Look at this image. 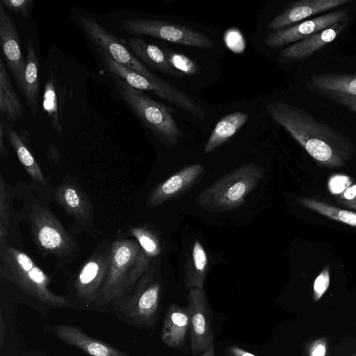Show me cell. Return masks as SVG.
Returning <instances> with one entry per match:
<instances>
[{
  "label": "cell",
  "instance_id": "ee69618b",
  "mask_svg": "<svg viewBox=\"0 0 356 356\" xmlns=\"http://www.w3.org/2000/svg\"><path fill=\"white\" fill-rule=\"evenodd\" d=\"M352 356H356V353H355V354H354L353 355H352Z\"/></svg>",
  "mask_w": 356,
  "mask_h": 356
},
{
  "label": "cell",
  "instance_id": "277c9868",
  "mask_svg": "<svg viewBox=\"0 0 356 356\" xmlns=\"http://www.w3.org/2000/svg\"><path fill=\"white\" fill-rule=\"evenodd\" d=\"M0 275L24 294L44 304L63 307L69 303L65 297L51 291L49 277L29 254L9 244L0 248Z\"/></svg>",
  "mask_w": 356,
  "mask_h": 356
},
{
  "label": "cell",
  "instance_id": "cb8c5ba5",
  "mask_svg": "<svg viewBox=\"0 0 356 356\" xmlns=\"http://www.w3.org/2000/svg\"><path fill=\"white\" fill-rule=\"evenodd\" d=\"M0 112L10 122L24 117V108L10 81L6 63L0 58Z\"/></svg>",
  "mask_w": 356,
  "mask_h": 356
},
{
  "label": "cell",
  "instance_id": "4dcf8cb0",
  "mask_svg": "<svg viewBox=\"0 0 356 356\" xmlns=\"http://www.w3.org/2000/svg\"><path fill=\"white\" fill-rule=\"evenodd\" d=\"M129 234L138 242L143 252L154 261L161 252V245L156 233L147 225H140L132 227Z\"/></svg>",
  "mask_w": 356,
  "mask_h": 356
},
{
  "label": "cell",
  "instance_id": "8fae6325",
  "mask_svg": "<svg viewBox=\"0 0 356 356\" xmlns=\"http://www.w3.org/2000/svg\"><path fill=\"white\" fill-rule=\"evenodd\" d=\"M113 241L106 239L99 243L77 273L76 294L86 303H95L97 299L110 266Z\"/></svg>",
  "mask_w": 356,
  "mask_h": 356
},
{
  "label": "cell",
  "instance_id": "60d3db41",
  "mask_svg": "<svg viewBox=\"0 0 356 356\" xmlns=\"http://www.w3.org/2000/svg\"><path fill=\"white\" fill-rule=\"evenodd\" d=\"M4 134L5 132L3 122L1 121L0 124V156L1 158L8 156L9 155V151L6 148L3 141Z\"/></svg>",
  "mask_w": 356,
  "mask_h": 356
},
{
  "label": "cell",
  "instance_id": "7bdbcfd3",
  "mask_svg": "<svg viewBox=\"0 0 356 356\" xmlns=\"http://www.w3.org/2000/svg\"><path fill=\"white\" fill-rule=\"evenodd\" d=\"M2 314L1 313V323H0V348H1L3 345V337H4V325L2 318Z\"/></svg>",
  "mask_w": 356,
  "mask_h": 356
},
{
  "label": "cell",
  "instance_id": "ac0fdd59",
  "mask_svg": "<svg viewBox=\"0 0 356 356\" xmlns=\"http://www.w3.org/2000/svg\"><path fill=\"white\" fill-rule=\"evenodd\" d=\"M349 21L350 17L348 16L332 26L286 47L280 51V57L287 61L309 57L334 41L346 27Z\"/></svg>",
  "mask_w": 356,
  "mask_h": 356
},
{
  "label": "cell",
  "instance_id": "7402d4cb",
  "mask_svg": "<svg viewBox=\"0 0 356 356\" xmlns=\"http://www.w3.org/2000/svg\"><path fill=\"white\" fill-rule=\"evenodd\" d=\"M308 88L325 95L356 97V74L325 73L312 75L307 82Z\"/></svg>",
  "mask_w": 356,
  "mask_h": 356
},
{
  "label": "cell",
  "instance_id": "9c48e42d",
  "mask_svg": "<svg viewBox=\"0 0 356 356\" xmlns=\"http://www.w3.org/2000/svg\"><path fill=\"white\" fill-rule=\"evenodd\" d=\"M123 29L134 36L148 35L177 44L202 49L214 47L205 34L172 23L149 19H127L122 21Z\"/></svg>",
  "mask_w": 356,
  "mask_h": 356
},
{
  "label": "cell",
  "instance_id": "44dd1931",
  "mask_svg": "<svg viewBox=\"0 0 356 356\" xmlns=\"http://www.w3.org/2000/svg\"><path fill=\"white\" fill-rule=\"evenodd\" d=\"M121 42L126 44L136 58L150 67L177 78L184 76V74L171 65L163 49L156 45L147 43L138 36L123 39Z\"/></svg>",
  "mask_w": 356,
  "mask_h": 356
},
{
  "label": "cell",
  "instance_id": "83f0119b",
  "mask_svg": "<svg viewBox=\"0 0 356 356\" xmlns=\"http://www.w3.org/2000/svg\"><path fill=\"white\" fill-rule=\"evenodd\" d=\"M303 207L322 216L356 228V213L337 208L325 202L314 198L302 197L298 199Z\"/></svg>",
  "mask_w": 356,
  "mask_h": 356
},
{
  "label": "cell",
  "instance_id": "f546056e",
  "mask_svg": "<svg viewBox=\"0 0 356 356\" xmlns=\"http://www.w3.org/2000/svg\"><path fill=\"white\" fill-rule=\"evenodd\" d=\"M13 193L2 175L0 176V248L8 245L13 211Z\"/></svg>",
  "mask_w": 356,
  "mask_h": 356
},
{
  "label": "cell",
  "instance_id": "f35d334b",
  "mask_svg": "<svg viewBox=\"0 0 356 356\" xmlns=\"http://www.w3.org/2000/svg\"><path fill=\"white\" fill-rule=\"evenodd\" d=\"M47 157L54 165H56L61 158L58 148L54 143L49 145L47 149Z\"/></svg>",
  "mask_w": 356,
  "mask_h": 356
},
{
  "label": "cell",
  "instance_id": "d6986e66",
  "mask_svg": "<svg viewBox=\"0 0 356 356\" xmlns=\"http://www.w3.org/2000/svg\"><path fill=\"white\" fill-rule=\"evenodd\" d=\"M52 331L65 343L75 346L91 356H129L110 344L88 336L79 327L73 325H54Z\"/></svg>",
  "mask_w": 356,
  "mask_h": 356
},
{
  "label": "cell",
  "instance_id": "4316f807",
  "mask_svg": "<svg viewBox=\"0 0 356 356\" xmlns=\"http://www.w3.org/2000/svg\"><path fill=\"white\" fill-rule=\"evenodd\" d=\"M7 136L19 161L27 174L33 181H35L38 184L44 186L46 185V179L41 168L20 135L15 130L10 129L7 133Z\"/></svg>",
  "mask_w": 356,
  "mask_h": 356
},
{
  "label": "cell",
  "instance_id": "9a60e30c",
  "mask_svg": "<svg viewBox=\"0 0 356 356\" xmlns=\"http://www.w3.org/2000/svg\"><path fill=\"white\" fill-rule=\"evenodd\" d=\"M0 44L8 67L23 95L26 60L20 47L19 37L15 22L0 3Z\"/></svg>",
  "mask_w": 356,
  "mask_h": 356
},
{
  "label": "cell",
  "instance_id": "e0dca14e",
  "mask_svg": "<svg viewBox=\"0 0 356 356\" xmlns=\"http://www.w3.org/2000/svg\"><path fill=\"white\" fill-rule=\"evenodd\" d=\"M350 2V0H302L286 5V8L275 16L267 28L278 30L300 22L318 13L332 10Z\"/></svg>",
  "mask_w": 356,
  "mask_h": 356
},
{
  "label": "cell",
  "instance_id": "484cf974",
  "mask_svg": "<svg viewBox=\"0 0 356 356\" xmlns=\"http://www.w3.org/2000/svg\"><path fill=\"white\" fill-rule=\"evenodd\" d=\"M208 269L209 261L205 250L199 241H195L185 270L186 289L188 290L198 289L204 291V284Z\"/></svg>",
  "mask_w": 356,
  "mask_h": 356
},
{
  "label": "cell",
  "instance_id": "4fadbf2b",
  "mask_svg": "<svg viewBox=\"0 0 356 356\" xmlns=\"http://www.w3.org/2000/svg\"><path fill=\"white\" fill-rule=\"evenodd\" d=\"M190 314L191 349L193 355L207 350L214 343L212 314L204 291L191 289L188 294Z\"/></svg>",
  "mask_w": 356,
  "mask_h": 356
},
{
  "label": "cell",
  "instance_id": "f1b7e54d",
  "mask_svg": "<svg viewBox=\"0 0 356 356\" xmlns=\"http://www.w3.org/2000/svg\"><path fill=\"white\" fill-rule=\"evenodd\" d=\"M55 77L51 73L47 81L42 97V107L47 113L51 127L58 134H63L62 110L59 108Z\"/></svg>",
  "mask_w": 356,
  "mask_h": 356
},
{
  "label": "cell",
  "instance_id": "d590c367",
  "mask_svg": "<svg viewBox=\"0 0 356 356\" xmlns=\"http://www.w3.org/2000/svg\"><path fill=\"white\" fill-rule=\"evenodd\" d=\"M336 200L343 206L356 210V181L336 195Z\"/></svg>",
  "mask_w": 356,
  "mask_h": 356
},
{
  "label": "cell",
  "instance_id": "d6a6232c",
  "mask_svg": "<svg viewBox=\"0 0 356 356\" xmlns=\"http://www.w3.org/2000/svg\"><path fill=\"white\" fill-rule=\"evenodd\" d=\"M330 284V267L326 266L314 280L313 286V299L318 301L326 292Z\"/></svg>",
  "mask_w": 356,
  "mask_h": 356
},
{
  "label": "cell",
  "instance_id": "8d00e7d4",
  "mask_svg": "<svg viewBox=\"0 0 356 356\" xmlns=\"http://www.w3.org/2000/svg\"><path fill=\"white\" fill-rule=\"evenodd\" d=\"M327 97L356 113V97L339 95Z\"/></svg>",
  "mask_w": 356,
  "mask_h": 356
},
{
  "label": "cell",
  "instance_id": "3957f363",
  "mask_svg": "<svg viewBox=\"0 0 356 356\" xmlns=\"http://www.w3.org/2000/svg\"><path fill=\"white\" fill-rule=\"evenodd\" d=\"M154 261L145 256L136 240H113L107 275L95 305L115 303L129 295Z\"/></svg>",
  "mask_w": 356,
  "mask_h": 356
},
{
  "label": "cell",
  "instance_id": "836d02e7",
  "mask_svg": "<svg viewBox=\"0 0 356 356\" xmlns=\"http://www.w3.org/2000/svg\"><path fill=\"white\" fill-rule=\"evenodd\" d=\"M1 3L6 8L26 18L31 7L34 3V0H1Z\"/></svg>",
  "mask_w": 356,
  "mask_h": 356
},
{
  "label": "cell",
  "instance_id": "e575fe53",
  "mask_svg": "<svg viewBox=\"0 0 356 356\" xmlns=\"http://www.w3.org/2000/svg\"><path fill=\"white\" fill-rule=\"evenodd\" d=\"M353 184V181L347 175H334L328 181V189L330 192L336 195H339Z\"/></svg>",
  "mask_w": 356,
  "mask_h": 356
},
{
  "label": "cell",
  "instance_id": "603a6c76",
  "mask_svg": "<svg viewBox=\"0 0 356 356\" xmlns=\"http://www.w3.org/2000/svg\"><path fill=\"white\" fill-rule=\"evenodd\" d=\"M27 58L24 75L23 96L30 110L31 115L35 118L39 106V60L34 43L31 38L27 40Z\"/></svg>",
  "mask_w": 356,
  "mask_h": 356
},
{
  "label": "cell",
  "instance_id": "ab89813d",
  "mask_svg": "<svg viewBox=\"0 0 356 356\" xmlns=\"http://www.w3.org/2000/svg\"><path fill=\"white\" fill-rule=\"evenodd\" d=\"M227 353L229 356H256L254 354L235 346L229 347Z\"/></svg>",
  "mask_w": 356,
  "mask_h": 356
},
{
  "label": "cell",
  "instance_id": "ba28073f",
  "mask_svg": "<svg viewBox=\"0 0 356 356\" xmlns=\"http://www.w3.org/2000/svg\"><path fill=\"white\" fill-rule=\"evenodd\" d=\"M96 49L108 72L124 81L132 88L142 91L152 92L160 98L200 119L205 117L204 108L185 92L172 86L168 82L165 84H159L153 82L144 76L120 64L102 49Z\"/></svg>",
  "mask_w": 356,
  "mask_h": 356
},
{
  "label": "cell",
  "instance_id": "5bb4252c",
  "mask_svg": "<svg viewBox=\"0 0 356 356\" xmlns=\"http://www.w3.org/2000/svg\"><path fill=\"white\" fill-rule=\"evenodd\" d=\"M348 16V10H335L292 26L268 33L264 38V42L268 47L275 48L295 43L332 26Z\"/></svg>",
  "mask_w": 356,
  "mask_h": 356
},
{
  "label": "cell",
  "instance_id": "2e32d148",
  "mask_svg": "<svg viewBox=\"0 0 356 356\" xmlns=\"http://www.w3.org/2000/svg\"><path fill=\"white\" fill-rule=\"evenodd\" d=\"M204 166L200 163L188 165L158 184L148 195V207L159 206L177 197L191 188L202 177Z\"/></svg>",
  "mask_w": 356,
  "mask_h": 356
},
{
  "label": "cell",
  "instance_id": "b9f144b4",
  "mask_svg": "<svg viewBox=\"0 0 356 356\" xmlns=\"http://www.w3.org/2000/svg\"><path fill=\"white\" fill-rule=\"evenodd\" d=\"M200 356H216L214 343H212L209 347L205 350Z\"/></svg>",
  "mask_w": 356,
  "mask_h": 356
},
{
  "label": "cell",
  "instance_id": "30bf717a",
  "mask_svg": "<svg viewBox=\"0 0 356 356\" xmlns=\"http://www.w3.org/2000/svg\"><path fill=\"white\" fill-rule=\"evenodd\" d=\"M79 23L91 42L96 47L108 54L120 64L144 76L159 84L168 82L152 72L132 52L111 33L94 19L82 17Z\"/></svg>",
  "mask_w": 356,
  "mask_h": 356
},
{
  "label": "cell",
  "instance_id": "ffe728a7",
  "mask_svg": "<svg viewBox=\"0 0 356 356\" xmlns=\"http://www.w3.org/2000/svg\"><path fill=\"white\" fill-rule=\"evenodd\" d=\"M190 333V314L188 306L170 304L163 322L161 341L173 349L181 350Z\"/></svg>",
  "mask_w": 356,
  "mask_h": 356
},
{
  "label": "cell",
  "instance_id": "1f68e13d",
  "mask_svg": "<svg viewBox=\"0 0 356 356\" xmlns=\"http://www.w3.org/2000/svg\"><path fill=\"white\" fill-rule=\"evenodd\" d=\"M163 51L171 65L182 74L193 75L200 71V67L188 56L168 49Z\"/></svg>",
  "mask_w": 356,
  "mask_h": 356
},
{
  "label": "cell",
  "instance_id": "5b68a950",
  "mask_svg": "<svg viewBox=\"0 0 356 356\" xmlns=\"http://www.w3.org/2000/svg\"><path fill=\"white\" fill-rule=\"evenodd\" d=\"M108 76L128 108L161 143L168 147L179 143L184 133L172 116L173 108L154 101L142 90L132 88L111 73Z\"/></svg>",
  "mask_w": 356,
  "mask_h": 356
},
{
  "label": "cell",
  "instance_id": "7a4b0ae2",
  "mask_svg": "<svg viewBox=\"0 0 356 356\" xmlns=\"http://www.w3.org/2000/svg\"><path fill=\"white\" fill-rule=\"evenodd\" d=\"M21 216L28 223L38 254L54 256L56 267L72 263L79 252L78 242L48 207L24 197Z\"/></svg>",
  "mask_w": 356,
  "mask_h": 356
},
{
  "label": "cell",
  "instance_id": "52a82bcc",
  "mask_svg": "<svg viewBox=\"0 0 356 356\" xmlns=\"http://www.w3.org/2000/svg\"><path fill=\"white\" fill-rule=\"evenodd\" d=\"M157 266L154 260L133 291L115 302L123 317L140 328L152 329L157 321L162 291Z\"/></svg>",
  "mask_w": 356,
  "mask_h": 356
},
{
  "label": "cell",
  "instance_id": "7c38bea8",
  "mask_svg": "<svg viewBox=\"0 0 356 356\" xmlns=\"http://www.w3.org/2000/svg\"><path fill=\"white\" fill-rule=\"evenodd\" d=\"M54 197L67 216H72L77 226L88 232L92 229L95 211L91 200L79 183L70 175L54 190Z\"/></svg>",
  "mask_w": 356,
  "mask_h": 356
},
{
  "label": "cell",
  "instance_id": "6da1fadb",
  "mask_svg": "<svg viewBox=\"0 0 356 356\" xmlns=\"http://www.w3.org/2000/svg\"><path fill=\"white\" fill-rule=\"evenodd\" d=\"M266 109L318 165L341 168L354 155L355 146L347 136L307 111L282 100L270 102Z\"/></svg>",
  "mask_w": 356,
  "mask_h": 356
},
{
  "label": "cell",
  "instance_id": "8992f818",
  "mask_svg": "<svg viewBox=\"0 0 356 356\" xmlns=\"http://www.w3.org/2000/svg\"><path fill=\"white\" fill-rule=\"evenodd\" d=\"M263 176L264 170L259 165L253 163L244 165L203 190L195 202L201 209L210 212L237 209Z\"/></svg>",
  "mask_w": 356,
  "mask_h": 356
},
{
  "label": "cell",
  "instance_id": "74e56055",
  "mask_svg": "<svg viewBox=\"0 0 356 356\" xmlns=\"http://www.w3.org/2000/svg\"><path fill=\"white\" fill-rule=\"evenodd\" d=\"M327 348V343L324 339L316 340L309 346V356H326Z\"/></svg>",
  "mask_w": 356,
  "mask_h": 356
},
{
  "label": "cell",
  "instance_id": "d4e9b609",
  "mask_svg": "<svg viewBox=\"0 0 356 356\" xmlns=\"http://www.w3.org/2000/svg\"><path fill=\"white\" fill-rule=\"evenodd\" d=\"M248 115L237 111L221 118L213 129L204 147V153H210L231 138L247 122Z\"/></svg>",
  "mask_w": 356,
  "mask_h": 356
}]
</instances>
